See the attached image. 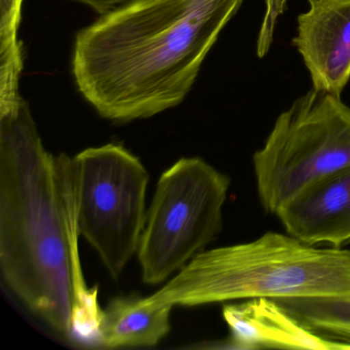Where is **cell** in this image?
I'll use <instances>...</instances> for the list:
<instances>
[{"instance_id": "cell-3", "label": "cell", "mask_w": 350, "mask_h": 350, "mask_svg": "<svg viewBox=\"0 0 350 350\" xmlns=\"http://www.w3.org/2000/svg\"><path fill=\"white\" fill-rule=\"evenodd\" d=\"M350 298V251L319 249L291 234L264 233L194 256L151 302L198 306L254 298Z\"/></svg>"}, {"instance_id": "cell-12", "label": "cell", "mask_w": 350, "mask_h": 350, "mask_svg": "<svg viewBox=\"0 0 350 350\" xmlns=\"http://www.w3.org/2000/svg\"><path fill=\"white\" fill-rule=\"evenodd\" d=\"M273 300L315 333L350 340V298L300 297Z\"/></svg>"}, {"instance_id": "cell-5", "label": "cell", "mask_w": 350, "mask_h": 350, "mask_svg": "<svg viewBox=\"0 0 350 350\" xmlns=\"http://www.w3.org/2000/svg\"><path fill=\"white\" fill-rule=\"evenodd\" d=\"M229 187L228 176L200 157L161 174L137 253L145 284L165 282L218 237Z\"/></svg>"}, {"instance_id": "cell-2", "label": "cell", "mask_w": 350, "mask_h": 350, "mask_svg": "<svg viewBox=\"0 0 350 350\" xmlns=\"http://www.w3.org/2000/svg\"><path fill=\"white\" fill-rule=\"evenodd\" d=\"M243 0H135L75 38L72 70L96 111L148 118L183 102Z\"/></svg>"}, {"instance_id": "cell-6", "label": "cell", "mask_w": 350, "mask_h": 350, "mask_svg": "<svg viewBox=\"0 0 350 350\" xmlns=\"http://www.w3.org/2000/svg\"><path fill=\"white\" fill-rule=\"evenodd\" d=\"M72 163L79 233L118 280L138 253L148 172L136 155L114 143L85 149Z\"/></svg>"}, {"instance_id": "cell-9", "label": "cell", "mask_w": 350, "mask_h": 350, "mask_svg": "<svg viewBox=\"0 0 350 350\" xmlns=\"http://www.w3.org/2000/svg\"><path fill=\"white\" fill-rule=\"evenodd\" d=\"M230 329V341L237 348L288 349H350L349 343L325 339L303 325L273 299H247L223 308Z\"/></svg>"}, {"instance_id": "cell-1", "label": "cell", "mask_w": 350, "mask_h": 350, "mask_svg": "<svg viewBox=\"0 0 350 350\" xmlns=\"http://www.w3.org/2000/svg\"><path fill=\"white\" fill-rule=\"evenodd\" d=\"M79 237L72 159L44 148L22 99L0 112V270L58 333L98 340L103 309L83 276Z\"/></svg>"}, {"instance_id": "cell-14", "label": "cell", "mask_w": 350, "mask_h": 350, "mask_svg": "<svg viewBox=\"0 0 350 350\" xmlns=\"http://www.w3.org/2000/svg\"><path fill=\"white\" fill-rule=\"evenodd\" d=\"M75 1L87 5L102 16L133 3L135 0H75Z\"/></svg>"}, {"instance_id": "cell-7", "label": "cell", "mask_w": 350, "mask_h": 350, "mask_svg": "<svg viewBox=\"0 0 350 350\" xmlns=\"http://www.w3.org/2000/svg\"><path fill=\"white\" fill-rule=\"evenodd\" d=\"M293 40L313 89L341 96L350 79V0H308Z\"/></svg>"}, {"instance_id": "cell-10", "label": "cell", "mask_w": 350, "mask_h": 350, "mask_svg": "<svg viewBox=\"0 0 350 350\" xmlns=\"http://www.w3.org/2000/svg\"><path fill=\"white\" fill-rule=\"evenodd\" d=\"M172 305L116 297L103 309L97 341L105 348L152 347L171 331Z\"/></svg>"}, {"instance_id": "cell-4", "label": "cell", "mask_w": 350, "mask_h": 350, "mask_svg": "<svg viewBox=\"0 0 350 350\" xmlns=\"http://www.w3.org/2000/svg\"><path fill=\"white\" fill-rule=\"evenodd\" d=\"M253 163L262 206L275 215L313 182L350 165L349 106L312 88L278 116Z\"/></svg>"}, {"instance_id": "cell-8", "label": "cell", "mask_w": 350, "mask_h": 350, "mask_svg": "<svg viewBox=\"0 0 350 350\" xmlns=\"http://www.w3.org/2000/svg\"><path fill=\"white\" fill-rule=\"evenodd\" d=\"M276 216L286 233L315 245L340 247L350 241V165L313 182Z\"/></svg>"}, {"instance_id": "cell-13", "label": "cell", "mask_w": 350, "mask_h": 350, "mask_svg": "<svg viewBox=\"0 0 350 350\" xmlns=\"http://www.w3.org/2000/svg\"><path fill=\"white\" fill-rule=\"evenodd\" d=\"M288 1V0H265V13L257 40V55L259 58H263L269 51L273 42L276 23L278 18L286 11Z\"/></svg>"}, {"instance_id": "cell-11", "label": "cell", "mask_w": 350, "mask_h": 350, "mask_svg": "<svg viewBox=\"0 0 350 350\" xmlns=\"http://www.w3.org/2000/svg\"><path fill=\"white\" fill-rule=\"evenodd\" d=\"M23 0H1L0 23V112L21 103L19 79L23 69L18 29Z\"/></svg>"}]
</instances>
